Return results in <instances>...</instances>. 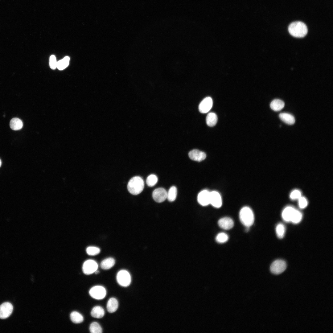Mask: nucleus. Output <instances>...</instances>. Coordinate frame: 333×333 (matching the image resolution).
Returning <instances> with one entry per match:
<instances>
[{
	"mask_svg": "<svg viewBox=\"0 0 333 333\" xmlns=\"http://www.w3.org/2000/svg\"><path fill=\"white\" fill-rule=\"evenodd\" d=\"M288 31L292 36L297 38H302L307 34L308 29L306 25L303 22L296 21L290 24Z\"/></svg>",
	"mask_w": 333,
	"mask_h": 333,
	"instance_id": "nucleus-1",
	"label": "nucleus"
},
{
	"mask_svg": "<svg viewBox=\"0 0 333 333\" xmlns=\"http://www.w3.org/2000/svg\"><path fill=\"white\" fill-rule=\"evenodd\" d=\"M144 187V182L142 178L136 176L132 178L129 181L127 188L132 194L137 195L143 191Z\"/></svg>",
	"mask_w": 333,
	"mask_h": 333,
	"instance_id": "nucleus-2",
	"label": "nucleus"
},
{
	"mask_svg": "<svg viewBox=\"0 0 333 333\" xmlns=\"http://www.w3.org/2000/svg\"><path fill=\"white\" fill-rule=\"evenodd\" d=\"M239 218L241 223L246 227H249L253 224L254 216L253 212L249 207H244L240 210Z\"/></svg>",
	"mask_w": 333,
	"mask_h": 333,
	"instance_id": "nucleus-3",
	"label": "nucleus"
},
{
	"mask_svg": "<svg viewBox=\"0 0 333 333\" xmlns=\"http://www.w3.org/2000/svg\"><path fill=\"white\" fill-rule=\"evenodd\" d=\"M117 280L119 285L123 287L130 285L131 282V277L129 272L125 270L119 271L117 275Z\"/></svg>",
	"mask_w": 333,
	"mask_h": 333,
	"instance_id": "nucleus-4",
	"label": "nucleus"
},
{
	"mask_svg": "<svg viewBox=\"0 0 333 333\" xmlns=\"http://www.w3.org/2000/svg\"><path fill=\"white\" fill-rule=\"evenodd\" d=\"M286 264L282 260H277L274 261L270 266L271 272L273 274H279L283 272L286 269Z\"/></svg>",
	"mask_w": 333,
	"mask_h": 333,
	"instance_id": "nucleus-5",
	"label": "nucleus"
},
{
	"mask_svg": "<svg viewBox=\"0 0 333 333\" xmlns=\"http://www.w3.org/2000/svg\"><path fill=\"white\" fill-rule=\"evenodd\" d=\"M90 295L92 298L98 300L104 298L105 296L106 291L105 288L100 286L92 287L89 291Z\"/></svg>",
	"mask_w": 333,
	"mask_h": 333,
	"instance_id": "nucleus-6",
	"label": "nucleus"
},
{
	"mask_svg": "<svg viewBox=\"0 0 333 333\" xmlns=\"http://www.w3.org/2000/svg\"><path fill=\"white\" fill-rule=\"evenodd\" d=\"M98 265L95 261L92 260H88L86 261L83 264L82 270L83 273L85 274H92L97 270Z\"/></svg>",
	"mask_w": 333,
	"mask_h": 333,
	"instance_id": "nucleus-7",
	"label": "nucleus"
},
{
	"mask_svg": "<svg viewBox=\"0 0 333 333\" xmlns=\"http://www.w3.org/2000/svg\"><path fill=\"white\" fill-rule=\"evenodd\" d=\"M12 305L9 302H5L0 306V318L5 319L8 317L13 310Z\"/></svg>",
	"mask_w": 333,
	"mask_h": 333,
	"instance_id": "nucleus-8",
	"label": "nucleus"
},
{
	"mask_svg": "<svg viewBox=\"0 0 333 333\" xmlns=\"http://www.w3.org/2000/svg\"><path fill=\"white\" fill-rule=\"evenodd\" d=\"M167 192L164 188H158L154 190L152 196L154 200L158 203H161L167 198Z\"/></svg>",
	"mask_w": 333,
	"mask_h": 333,
	"instance_id": "nucleus-9",
	"label": "nucleus"
},
{
	"mask_svg": "<svg viewBox=\"0 0 333 333\" xmlns=\"http://www.w3.org/2000/svg\"><path fill=\"white\" fill-rule=\"evenodd\" d=\"M213 105L212 98L210 97L204 98L200 103L199 106V112L202 113L208 112L212 108Z\"/></svg>",
	"mask_w": 333,
	"mask_h": 333,
	"instance_id": "nucleus-10",
	"label": "nucleus"
},
{
	"mask_svg": "<svg viewBox=\"0 0 333 333\" xmlns=\"http://www.w3.org/2000/svg\"><path fill=\"white\" fill-rule=\"evenodd\" d=\"M210 204L216 208H220L221 206V197L218 192L215 191L210 192Z\"/></svg>",
	"mask_w": 333,
	"mask_h": 333,
	"instance_id": "nucleus-11",
	"label": "nucleus"
},
{
	"mask_svg": "<svg viewBox=\"0 0 333 333\" xmlns=\"http://www.w3.org/2000/svg\"><path fill=\"white\" fill-rule=\"evenodd\" d=\"M210 192L207 190H204L198 194V201L202 206H207L210 204Z\"/></svg>",
	"mask_w": 333,
	"mask_h": 333,
	"instance_id": "nucleus-12",
	"label": "nucleus"
},
{
	"mask_svg": "<svg viewBox=\"0 0 333 333\" xmlns=\"http://www.w3.org/2000/svg\"><path fill=\"white\" fill-rule=\"evenodd\" d=\"M188 155L191 160L198 162L204 160L206 156L204 152L196 149L191 151L189 153Z\"/></svg>",
	"mask_w": 333,
	"mask_h": 333,
	"instance_id": "nucleus-13",
	"label": "nucleus"
},
{
	"mask_svg": "<svg viewBox=\"0 0 333 333\" xmlns=\"http://www.w3.org/2000/svg\"><path fill=\"white\" fill-rule=\"evenodd\" d=\"M218 224L221 228L225 230H229L233 227L234 223L231 218L228 217H224L219 220Z\"/></svg>",
	"mask_w": 333,
	"mask_h": 333,
	"instance_id": "nucleus-14",
	"label": "nucleus"
},
{
	"mask_svg": "<svg viewBox=\"0 0 333 333\" xmlns=\"http://www.w3.org/2000/svg\"><path fill=\"white\" fill-rule=\"evenodd\" d=\"M295 209L291 206L286 207L283 210L282 216L283 220L286 222L291 221V219Z\"/></svg>",
	"mask_w": 333,
	"mask_h": 333,
	"instance_id": "nucleus-15",
	"label": "nucleus"
},
{
	"mask_svg": "<svg viewBox=\"0 0 333 333\" xmlns=\"http://www.w3.org/2000/svg\"><path fill=\"white\" fill-rule=\"evenodd\" d=\"M118 303L117 300L114 298H110L108 301L107 309L109 313H112L116 311L118 307Z\"/></svg>",
	"mask_w": 333,
	"mask_h": 333,
	"instance_id": "nucleus-16",
	"label": "nucleus"
},
{
	"mask_svg": "<svg viewBox=\"0 0 333 333\" xmlns=\"http://www.w3.org/2000/svg\"><path fill=\"white\" fill-rule=\"evenodd\" d=\"M279 117L283 121L289 125H293L295 122L294 116L287 113H281L279 115Z\"/></svg>",
	"mask_w": 333,
	"mask_h": 333,
	"instance_id": "nucleus-17",
	"label": "nucleus"
},
{
	"mask_svg": "<svg viewBox=\"0 0 333 333\" xmlns=\"http://www.w3.org/2000/svg\"><path fill=\"white\" fill-rule=\"evenodd\" d=\"M284 102L279 99H275L271 103L270 107L271 109L275 111H278L282 109L284 107Z\"/></svg>",
	"mask_w": 333,
	"mask_h": 333,
	"instance_id": "nucleus-18",
	"label": "nucleus"
},
{
	"mask_svg": "<svg viewBox=\"0 0 333 333\" xmlns=\"http://www.w3.org/2000/svg\"><path fill=\"white\" fill-rule=\"evenodd\" d=\"M91 314V316L96 318H101L105 314V311L103 308L99 306L94 307L92 309Z\"/></svg>",
	"mask_w": 333,
	"mask_h": 333,
	"instance_id": "nucleus-19",
	"label": "nucleus"
},
{
	"mask_svg": "<svg viewBox=\"0 0 333 333\" xmlns=\"http://www.w3.org/2000/svg\"><path fill=\"white\" fill-rule=\"evenodd\" d=\"M10 128L14 130H17L21 129L23 126L22 121L19 118H14L11 119L10 123Z\"/></svg>",
	"mask_w": 333,
	"mask_h": 333,
	"instance_id": "nucleus-20",
	"label": "nucleus"
},
{
	"mask_svg": "<svg viewBox=\"0 0 333 333\" xmlns=\"http://www.w3.org/2000/svg\"><path fill=\"white\" fill-rule=\"evenodd\" d=\"M217 121V117L216 114L213 112L208 113L206 117V122L209 126H215Z\"/></svg>",
	"mask_w": 333,
	"mask_h": 333,
	"instance_id": "nucleus-21",
	"label": "nucleus"
},
{
	"mask_svg": "<svg viewBox=\"0 0 333 333\" xmlns=\"http://www.w3.org/2000/svg\"><path fill=\"white\" fill-rule=\"evenodd\" d=\"M115 263L114 259L112 257L106 258L103 260L101 263V267L104 269H108L113 266Z\"/></svg>",
	"mask_w": 333,
	"mask_h": 333,
	"instance_id": "nucleus-22",
	"label": "nucleus"
},
{
	"mask_svg": "<svg viewBox=\"0 0 333 333\" xmlns=\"http://www.w3.org/2000/svg\"><path fill=\"white\" fill-rule=\"evenodd\" d=\"M70 318L72 322L75 323H81L84 320L83 316L79 312L76 311H73L71 313Z\"/></svg>",
	"mask_w": 333,
	"mask_h": 333,
	"instance_id": "nucleus-23",
	"label": "nucleus"
},
{
	"mask_svg": "<svg viewBox=\"0 0 333 333\" xmlns=\"http://www.w3.org/2000/svg\"><path fill=\"white\" fill-rule=\"evenodd\" d=\"M70 58L67 56L57 62V68L59 70H63L67 68L69 64Z\"/></svg>",
	"mask_w": 333,
	"mask_h": 333,
	"instance_id": "nucleus-24",
	"label": "nucleus"
},
{
	"mask_svg": "<svg viewBox=\"0 0 333 333\" xmlns=\"http://www.w3.org/2000/svg\"><path fill=\"white\" fill-rule=\"evenodd\" d=\"M177 195V189L175 186L171 187L167 192V198L170 202L174 201L176 199Z\"/></svg>",
	"mask_w": 333,
	"mask_h": 333,
	"instance_id": "nucleus-25",
	"label": "nucleus"
},
{
	"mask_svg": "<svg viewBox=\"0 0 333 333\" xmlns=\"http://www.w3.org/2000/svg\"><path fill=\"white\" fill-rule=\"evenodd\" d=\"M302 217V213L295 209L292 217L291 222L295 224H298L301 221Z\"/></svg>",
	"mask_w": 333,
	"mask_h": 333,
	"instance_id": "nucleus-26",
	"label": "nucleus"
},
{
	"mask_svg": "<svg viewBox=\"0 0 333 333\" xmlns=\"http://www.w3.org/2000/svg\"><path fill=\"white\" fill-rule=\"evenodd\" d=\"M285 227L282 223L278 224L276 228V232L277 236L279 238H282L285 232Z\"/></svg>",
	"mask_w": 333,
	"mask_h": 333,
	"instance_id": "nucleus-27",
	"label": "nucleus"
},
{
	"mask_svg": "<svg viewBox=\"0 0 333 333\" xmlns=\"http://www.w3.org/2000/svg\"><path fill=\"white\" fill-rule=\"evenodd\" d=\"M89 330L92 333H101L102 332V329L97 323L93 322L90 326Z\"/></svg>",
	"mask_w": 333,
	"mask_h": 333,
	"instance_id": "nucleus-28",
	"label": "nucleus"
},
{
	"mask_svg": "<svg viewBox=\"0 0 333 333\" xmlns=\"http://www.w3.org/2000/svg\"><path fill=\"white\" fill-rule=\"evenodd\" d=\"M158 181L157 176L154 175H151L147 178L146 182L149 187H153L156 184Z\"/></svg>",
	"mask_w": 333,
	"mask_h": 333,
	"instance_id": "nucleus-29",
	"label": "nucleus"
},
{
	"mask_svg": "<svg viewBox=\"0 0 333 333\" xmlns=\"http://www.w3.org/2000/svg\"><path fill=\"white\" fill-rule=\"evenodd\" d=\"M228 236L227 234L224 232H220L218 234L216 237V241L220 243H224L228 240Z\"/></svg>",
	"mask_w": 333,
	"mask_h": 333,
	"instance_id": "nucleus-30",
	"label": "nucleus"
},
{
	"mask_svg": "<svg viewBox=\"0 0 333 333\" xmlns=\"http://www.w3.org/2000/svg\"><path fill=\"white\" fill-rule=\"evenodd\" d=\"M86 252L89 255L94 256L100 253V249L99 248L97 247L90 246L87 248Z\"/></svg>",
	"mask_w": 333,
	"mask_h": 333,
	"instance_id": "nucleus-31",
	"label": "nucleus"
},
{
	"mask_svg": "<svg viewBox=\"0 0 333 333\" xmlns=\"http://www.w3.org/2000/svg\"><path fill=\"white\" fill-rule=\"evenodd\" d=\"M298 199L299 206L301 208L303 209L306 207L308 201L305 197L301 196Z\"/></svg>",
	"mask_w": 333,
	"mask_h": 333,
	"instance_id": "nucleus-32",
	"label": "nucleus"
},
{
	"mask_svg": "<svg viewBox=\"0 0 333 333\" xmlns=\"http://www.w3.org/2000/svg\"><path fill=\"white\" fill-rule=\"evenodd\" d=\"M57 62L55 56L54 55L51 56L49 59V65L51 69H55L57 68Z\"/></svg>",
	"mask_w": 333,
	"mask_h": 333,
	"instance_id": "nucleus-33",
	"label": "nucleus"
},
{
	"mask_svg": "<svg viewBox=\"0 0 333 333\" xmlns=\"http://www.w3.org/2000/svg\"><path fill=\"white\" fill-rule=\"evenodd\" d=\"M301 196V191L298 190H295L291 192L290 195V198L293 200L298 199Z\"/></svg>",
	"mask_w": 333,
	"mask_h": 333,
	"instance_id": "nucleus-34",
	"label": "nucleus"
},
{
	"mask_svg": "<svg viewBox=\"0 0 333 333\" xmlns=\"http://www.w3.org/2000/svg\"><path fill=\"white\" fill-rule=\"evenodd\" d=\"M99 271H97V270L95 272V273L96 274H97L98 273H99Z\"/></svg>",
	"mask_w": 333,
	"mask_h": 333,
	"instance_id": "nucleus-35",
	"label": "nucleus"
},
{
	"mask_svg": "<svg viewBox=\"0 0 333 333\" xmlns=\"http://www.w3.org/2000/svg\"><path fill=\"white\" fill-rule=\"evenodd\" d=\"M1 164H2V162H1V159H0V167L1 166Z\"/></svg>",
	"mask_w": 333,
	"mask_h": 333,
	"instance_id": "nucleus-36",
	"label": "nucleus"
}]
</instances>
